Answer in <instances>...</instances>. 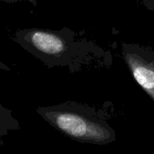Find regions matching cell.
Listing matches in <instances>:
<instances>
[{
	"instance_id": "6da1fadb",
	"label": "cell",
	"mask_w": 154,
	"mask_h": 154,
	"mask_svg": "<svg viewBox=\"0 0 154 154\" xmlns=\"http://www.w3.org/2000/svg\"><path fill=\"white\" fill-rule=\"evenodd\" d=\"M44 118L68 137L85 143L106 145L116 134L103 110L85 104L65 103L42 111Z\"/></svg>"
},
{
	"instance_id": "7a4b0ae2",
	"label": "cell",
	"mask_w": 154,
	"mask_h": 154,
	"mask_svg": "<svg viewBox=\"0 0 154 154\" xmlns=\"http://www.w3.org/2000/svg\"><path fill=\"white\" fill-rule=\"evenodd\" d=\"M121 54L136 82L154 102V49L123 42Z\"/></svg>"
},
{
	"instance_id": "3957f363",
	"label": "cell",
	"mask_w": 154,
	"mask_h": 154,
	"mask_svg": "<svg viewBox=\"0 0 154 154\" xmlns=\"http://www.w3.org/2000/svg\"><path fill=\"white\" fill-rule=\"evenodd\" d=\"M141 5L154 12V0H136Z\"/></svg>"
},
{
	"instance_id": "277c9868",
	"label": "cell",
	"mask_w": 154,
	"mask_h": 154,
	"mask_svg": "<svg viewBox=\"0 0 154 154\" xmlns=\"http://www.w3.org/2000/svg\"><path fill=\"white\" fill-rule=\"evenodd\" d=\"M4 1H7V2H15V1H19V0H4ZM32 2H34L33 0H32Z\"/></svg>"
}]
</instances>
